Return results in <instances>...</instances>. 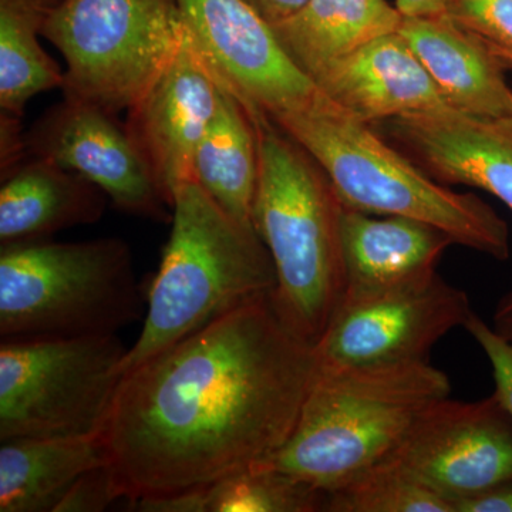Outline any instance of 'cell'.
Here are the masks:
<instances>
[{
  "label": "cell",
  "instance_id": "cell-29",
  "mask_svg": "<svg viewBox=\"0 0 512 512\" xmlns=\"http://www.w3.org/2000/svg\"><path fill=\"white\" fill-rule=\"evenodd\" d=\"M22 119L0 113V177L6 178L28 160Z\"/></svg>",
  "mask_w": 512,
  "mask_h": 512
},
{
  "label": "cell",
  "instance_id": "cell-33",
  "mask_svg": "<svg viewBox=\"0 0 512 512\" xmlns=\"http://www.w3.org/2000/svg\"><path fill=\"white\" fill-rule=\"evenodd\" d=\"M493 328L498 335L512 343V291L498 302L493 316Z\"/></svg>",
  "mask_w": 512,
  "mask_h": 512
},
{
  "label": "cell",
  "instance_id": "cell-32",
  "mask_svg": "<svg viewBox=\"0 0 512 512\" xmlns=\"http://www.w3.org/2000/svg\"><path fill=\"white\" fill-rule=\"evenodd\" d=\"M403 16H436L447 13L448 0H396Z\"/></svg>",
  "mask_w": 512,
  "mask_h": 512
},
{
  "label": "cell",
  "instance_id": "cell-11",
  "mask_svg": "<svg viewBox=\"0 0 512 512\" xmlns=\"http://www.w3.org/2000/svg\"><path fill=\"white\" fill-rule=\"evenodd\" d=\"M198 52L222 86L269 119L308 109L322 96L293 64L247 0H177Z\"/></svg>",
  "mask_w": 512,
  "mask_h": 512
},
{
  "label": "cell",
  "instance_id": "cell-27",
  "mask_svg": "<svg viewBox=\"0 0 512 512\" xmlns=\"http://www.w3.org/2000/svg\"><path fill=\"white\" fill-rule=\"evenodd\" d=\"M120 500L107 464L87 471L66 491L53 512H100Z\"/></svg>",
  "mask_w": 512,
  "mask_h": 512
},
{
  "label": "cell",
  "instance_id": "cell-14",
  "mask_svg": "<svg viewBox=\"0 0 512 512\" xmlns=\"http://www.w3.org/2000/svg\"><path fill=\"white\" fill-rule=\"evenodd\" d=\"M372 127L434 180L480 188L512 211V117L483 119L441 107Z\"/></svg>",
  "mask_w": 512,
  "mask_h": 512
},
{
  "label": "cell",
  "instance_id": "cell-3",
  "mask_svg": "<svg viewBox=\"0 0 512 512\" xmlns=\"http://www.w3.org/2000/svg\"><path fill=\"white\" fill-rule=\"evenodd\" d=\"M450 392V379L429 360L316 365L291 436L262 466L335 490L389 457L417 416Z\"/></svg>",
  "mask_w": 512,
  "mask_h": 512
},
{
  "label": "cell",
  "instance_id": "cell-10",
  "mask_svg": "<svg viewBox=\"0 0 512 512\" xmlns=\"http://www.w3.org/2000/svg\"><path fill=\"white\" fill-rule=\"evenodd\" d=\"M384 460L453 504L512 480V416L495 394L430 403Z\"/></svg>",
  "mask_w": 512,
  "mask_h": 512
},
{
  "label": "cell",
  "instance_id": "cell-26",
  "mask_svg": "<svg viewBox=\"0 0 512 512\" xmlns=\"http://www.w3.org/2000/svg\"><path fill=\"white\" fill-rule=\"evenodd\" d=\"M464 329L483 349L493 367L494 394L512 416V343L495 332L476 312L471 313Z\"/></svg>",
  "mask_w": 512,
  "mask_h": 512
},
{
  "label": "cell",
  "instance_id": "cell-9",
  "mask_svg": "<svg viewBox=\"0 0 512 512\" xmlns=\"http://www.w3.org/2000/svg\"><path fill=\"white\" fill-rule=\"evenodd\" d=\"M470 299L439 274L365 295L343 296L315 356L323 366H386L427 360L450 330L466 325Z\"/></svg>",
  "mask_w": 512,
  "mask_h": 512
},
{
  "label": "cell",
  "instance_id": "cell-25",
  "mask_svg": "<svg viewBox=\"0 0 512 512\" xmlns=\"http://www.w3.org/2000/svg\"><path fill=\"white\" fill-rule=\"evenodd\" d=\"M447 13L512 69V0H448Z\"/></svg>",
  "mask_w": 512,
  "mask_h": 512
},
{
  "label": "cell",
  "instance_id": "cell-2",
  "mask_svg": "<svg viewBox=\"0 0 512 512\" xmlns=\"http://www.w3.org/2000/svg\"><path fill=\"white\" fill-rule=\"evenodd\" d=\"M251 116L259 156L252 222L275 268L272 305L315 348L346 292L343 204L301 144L265 114Z\"/></svg>",
  "mask_w": 512,
  "mask_h": 512
},
{
  "label": "cell",
  "instance_id": "cell-20",
  "mask_svg": "<svg viewBox=\"0 0 512 512\" xmlns=\"http://www.w3.org/2000/svg\"><path fill=\"white\" fill-rule=\"evenodd\" d=\"M0 443V512H53L77 478L107 464L100 434Z\"/></svg>",
  "mask_w": 512,
  "mask_h": 512
},
{
  "label": "cell",
  "instance_id": "cell-16",
  "mask_svg": "<svg viewBox=\"0 0 512 512\" xmlns=\"http://www.w3.org/2000/svg\"><path fill=\"white\" fill-rule=\"evenodd\" d=\"M399 32L448 107L483 119L512 117V89L504 76L507 67L448 13L403 16Z\"/></svg>",
  "mask_w": 512,
  "mask_h": 512
},
{
  "label": "cell",
  "instance_id": "cell-6",
  "mask_svg": "<svg viewBox=\"0 0 512 512\" xmlns=\"http://www.w3.org/2000/svg\"><path fill=\"white\" fill-rule=\"evenodd\" d=\"M143 316L130 247L119 238L37 241L0 251V339L117 335Z\"/></svg>",
  "mask_w": 512,
  "mask_h": 512
},
{
  "label": "cell",
  "instance_id": "cell-15",
  "mask_svg": "<svg viewBox=\"0 0 512 512\" xmlns=\"http://www.w3.org/2000/svg\"><path fill=\"white\" fill-rule=\"evenodd\" d=\"M313 83L333 104L370 126L448 107L400 32L360 47L323 70Z\"/></svg>",
  "mask_w": 512,
  "mask_h": 512
},
{
  "label": "cell",
  "instance_id": "cell-22",
  "mask_svg": "<svg viewBox=\"0 0 512 512\" xmlns=\"http://www.w3.org/2000/svg\"><path fill=\"white\" fill-rule=\"evenodd\" d=\"M66 0H0V113L22 119L37 94L62 89L64 72L40 46Z\"/></svg>",
  "mask_w": 512,
  "mask_h": 512
},
{
  "label": "cell",
  "instance_id": "cell-8",
  "mask_svg": "<svg viewBox=\"0 0 512 512\" xmlns=\"http://www.w3.org/2000/svg\"><path fill=\"white\" fill-rule=\"evenodd\" d=\"M127 352L117 335L2 340L0 441L100 434Z\"/></svg>",
  "mask_w": 512,
  "mask_h": 512
},
{
  "label": "cell",
  "instance_id": "cell-18",
  "mask_svg": "<svg viewBox=\"0 0 512 512\" xmlns=\"http://www.w3.org/2000/svg\"><path fill=\"white\" fill-rule=\"evenodd\" d=\"M107 200L106 192L83 175L28 158L2 180L0 245L45 241L62 229L96 224Z\"/></svg>",
  "mask_w": 512,
  "mask_h": 512
},
{
  "label": "cell",
  "instance_id": "cell-23",
  "mask_svg": "<svg viewBox=\"0 0 512 512\" xmlns=\"http://www.w3.org/2000/svg\"><path fill=\"white\" fill-rule=\"evenodd\" d=\"M323 505L325 491L262 464L208 487V512H323Z\"/></svg>",
  "mask_w": 512,
  "mask_h": 512
},
{
  "label": "cell",
  "instance_id": "cell-28",
  "mask_svg": "<svg viewBox=\"0 0 512 512\" xmlns=\"http://www.w3.org/2000/svg\"><path fill=\"white\" fill-rule=\"evenodd\" d=\"M138 512H208V487L127 501Z\"/></svg>",
  "mask_w": 512,
  "mask_h": 512
},
{
  "label": "cell",
  "instance_id": "cell-21",
  "mask_svg": "<svg viewBox=\"0 0 512 512\" xmlns=\"http://www.w3.org/2000/svg\"><path fill=\"white\" fill-rule=\"evenodd\" d=\"M258 137L248 107L222 86L217 109L194 158L195 181L222 210L254 227Z\"/></svg>",
  "mask_w": 512,
  "mask_h": 512
},
{
  "label": "cell",
  "instance_id": "cell-30",
  "mask_svg": "<svg viewBox=\"0 0 512 512\" xmlns=\"http://www.w3.org/2000/svg\"><path fill=\"white\" fill-rule=\"evenodd\" d=\"M456 512H512V480L460 501Z\"/></svg>",
  "mask_w": 512,
  "mask_h": 512
},
{
  "label": "cell",
  "instance_id": "cell-12",
  "mask_svg": "<svg viewBox=\"0 0 512 512\" xmlns=\"http://www.w3.org/2000/svg\"><path fill=\"white\" fill-rule=\"evenodd\" d=\"M29 158H42L83 175L106 192L117 210L170 220V204L154 180L124 121L87 104L63 99L25 133Z\"/></svg>",
  "mask_w": 512,
  "mask_h": 512
},
{
  "label": "cell",
  "instance_id": "cell-19",
  "mask_svg": "<svg viewBox=\"0 0 512 512\" xmlns=\"http://www.w3.org/2000/svg\"><path fill=\"white\" fill-rule=\"evenodd\" d=\"M402 22V13L389 0H308L271 28L289 59L313 82L372 40L399 32Z\"/></svg>",
  "mask_w": 512,
  "mask_h": 512
},
{
  "label": "cell",
  "instance_id": "cell-17",
  "mask_svg": "<svg viewBox=\"0 0 512 512\" xmlns=\"http://www.w3.org/2000/svg\"><path fill=\"white\" fill-rule=\"evenodd\" d=\"M453 244L447 232L427 222L343 207V296L365 295L430 278L437 274L441 256Z\"/></svg>",
  "mask_w": 512,
  "mask_h": 512
},
{
  "label": "cell",
  "instance_id": "cell-13",
  "mask_svg": "<svg viewBox=\"0 0 512 512\" xmlns=\"http://www.w3.org/2000/svg\"><path fill=\"white\" fill-rule=\"evenodd\" d=\"M220 89L187 29L173 62L126 113L128 136L170 207L175 191L195 181V153L217 109Z\"/></svg>",
  "mask_w": 512,
  "mask_h": 512
},
{
  "label": "cell",
  "instance_id": "cell-24",
  "mask_svg": "<svg viewBox=\"0 0 512 512\" xmlns=\"http://www.w3.org/2000/svg\"><path fill=\"white\" fill-rule=\"evenodd\" d=\"M323 512H454V507L402 468L382 460L326 491Z\"/></svg>",
  "mask_w": 512,
  "mask_h": 512
},
{
  "label": "cell",
  "instance_id": "cell-1",
  "mask_svg": "<svg viewBox=\"0 0 512 512\" xmlns=\"http://www.w3.org/2000/svg\"><path fill=\"white\" fill-rule=\"evenodd\" d=\"M316 365L268 295L128 370L100 431L120 498L210 487L271 460Z\"/></svg>",
  "mask_w": 512,
  "mask_h": 512
},
{
  "label": "cell",
  "instance_id": "cell-4",
  "mask_svg": "<svg viewBox=\"0 0 512 512\" xmlns=\"http://www.w3.org/2000/svg\"><path fill=\"white\" fill-rule=\"evenodd\" d=\"M271 120L318 161L343 207L427 222L454 244L498 261L510 258V228L490 204L434 180L370 124L323 94L308 109Z\"/></svg>",
  "mask_w": 512,
  "mask_h": 512
},
{
  "label": "cell",
  "instance_id": "cell-31",
  "mask_svg": "<svg viewBox=\"0 0 512 512\" xmlns=\"http://www.w3.org/2000/svg\"><path fill=\"white\" fill-rule=\"evenodd\" d=\"M247 2L262 19L274 26L299 12L308 0H247Z\"/></svg>",
  "mask_w": 512,
  "mask_h": 512
},
{
  "label": "cell",
  "instance_id": "cell-5",
  "mask_svg": "<svg viewBox=\"0 0 512 512\" xmlns=\"http://www.w3.org/2000/svg\"><path fill=\"white\" fill-rule=\"evenodd\" d=\"M173 228L151 282L143 330L121 373L227 313L271 295V255L254 227L222 210L197 181L173 198Z\"/></svg>",
  "mask_w": 512,
  "mask_h": 512
},
{
  "label": "cell",
  "instance_id": "cell-7",
  "mask_svg": "<svg viewBox=\"0 0 512 512\" xmlns=\"http://www.w3.org/2000/svg\"><path fill=\"white\" fill-rule=\"evenodd\" d=\"M185 32L177 0H66L43 37L66 62L63 99L119 116L170 66Z\"/></svg>",
  "mask_w": 512,
  "mask_h": 512
}]
</instances>
